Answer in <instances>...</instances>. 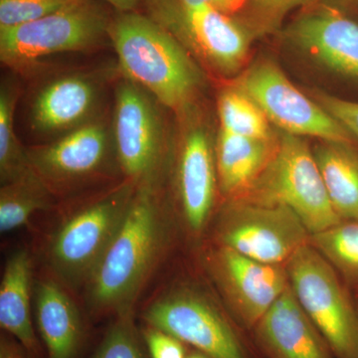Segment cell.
Listing matches in <instances>:
<instances>
[{
    "instance_id": "d6986e66",
    "label": "cell",
    "mask_w": 358,
    "mask_h": 358,
    "mask_svg": "<svg viewBox=\"0 0 358 358\" xmlns=\"http://www.w3.org/2000/svg\"><path fill=\"white\" fill-rule=\"evenodd\" d=\"M35 294L37 326L49 358L76 357L82 324L74 301L50 280L40 282Z\"/></svg>"
},
{
    "instance_id": "f546056e",
    "label": "cell",
    "mask_w": 358,
    "mask_h": 358,
    "mask_svg": "<svg viewBox=\"0 0 358 358\" xmlns=\"http://www.w3.org/2000/svg\"><path fill=\"white\" fill-rule=\"evenodd\" d=\"M145 338L152 358H186L182 343L171 334L152 327Z\"/></svg>"
},
{
    "instance_id": "52a82bcc",
    "label": "cell",
    "mask_w": 358,
    "mask_h": 358,
    "mask_svg": "<svg viewBox=\"0 0 358 358\" xmlns=\"http://www.w3.org/2000/svg\"><path fill=\"white\" fill-rule=\"evenodd\" d=\"M136 185L127 179L71 214L56 231L49 259L66 282L87 284L121 226Z\"/></svg>"
},
{
    "instance_id": "5bb4252c",
    "label": "cell",
    "mask_w": 358,
    "mask_h": 358,
    "mask_svg": "<svg viewBox=\"0 0 358 358\" xmlns=\"http://www.w3.org/2000/svg\"><path fill=\"white\" fill-rule=\"evenodd\" d=\"M215 270L238 320L254 329L289 287L286 266L258 262L222 246L215 255Z\"/></svg>"
},
{
    "instance_id": "6da1fadb",
    "label": "cell",
    "mask_w": 358,
    "mask_h": 358,
    "mask_svg": "<svg viewBox=\"0 0 358 358\" xmlns=\"http://www.w3.org/2000/svg\"><path fill=\"white\" fill-rule=\"evenodd\" d=\"M109 38L124 77L178 115L189 112L204 75L171 33L148 15L129 11L112 20Z\"/></svg>"
},
{
    "instance_id": "44dd1931",
    "label": "cell",
    "mask_w": 358,
    "mask_h": 358,
    "mask_svg": "<svg viewBox=\"0 0 358 358\" xmlns=\"http://www.w3.org/2000/svg\"><path fill=\"white\" fill-rule=\"evenodd\" d=\"M313 152L334 210L343 220L358 221V152L352 143L322 141Z\"/></svg>"
},
{
    "instance_id": "4fadbf2b",
    "label": "cell",
    "mask_w": 358,
    "mask_h": 358,
    "mask_svg": "<svg viewBox=\"0 0 358 358\" xmlns=\"http://www.w3.org/2000/svg\"><path fill=\"white\" fill-rule=\"evenodd\" d=\"M34 171L50 186L100 173L115 154L112 124L102 117L72 129L48 145L27 150Z\"/></svg>"
},
{
    "instance_id": "8992f818",
    "label": "cell",
    "mask_w": 358,
    "mask_h": 358,
    "mask_svg": "<svg viewBox=\"0 0 358 358\" xmlns=\"http://www.w3.org/2000/svg\"><path fill=\"white\" fill-rule=\"evenodd\" d=\"M147 15L219 74L231 76L248 58L253 33L233 16L181 0H143Z\"/></svg>"
},
{
    "instance_id": "277c9868",
    "label": "cell",
    "mask_w": 358,
    "mask_h": 358,
    "mask_svg": "<svg viewBox=\"0 0 358 358\" xmlns=\"http://www.w3.org/2000/svg\"><path fill=\"white\" fill-rule=\"evenodd\" d=\"M241 197L286 205L310 235L343 221L329 200L313 152L294 134H282L268 166Z\"/></svg>"
},
{
    "instance_id": "484cf974",
    "label": "cell",
    "mask_w": 358,
    "mask_h": 358,
    "mask_svg": "<svg viewBox=\"0 0 358 358\" xmlns=\"http://www.w3.org/2000/svg\"><path fill=\"white\" fill-rule=\"evenodd\" d=\"M317 0H247L248 21L245 24L253 34L277 30L291 11L300 7H308Z\"/></svg>"
},
{
    "instance_id": "30bf717a",
    "label": "cell",
    "mask_w": 358,
    "mask_h": 358,
    "mask_svg": "<svg viewBox=\"0 0 358 358\" xmlns=\"http://www.w3.org/2000/svg\"><path fill=\"white\" fill-rule=\"evenodd\" d=\"M159 101L128 78L115 88L112 129L117 162L136 183L155 179L164 150L166 129Z\"/></svg>"
},
{
    "instance_id": "4dcf8cb0",
    "label": "cell",
    "mask_w": 358,
    "mask_h": 358,
    "mask_svg": "<svg viewBox=\"0 0 358 358\" xmlns=\"http://www.w3.org/2000/svg\"><path fill=\"white\" fill-rule=\"evenodd\" d=\"M181 1L192 6L204 4L231 16H234V14L243 10L247 3V0H181Z\"/></svg>"
},
{
    "instance_id": "7c38bea8",
    "label": "cell",
    "mask_w": 358,
    "mask_h": 358,
    "mask_svg": "<svg viewBox=\"0 0 358 358\" xmlns=\"http://www.w3.org/2000/svg\"><path fill=\"white\" fill-rule=\"evenodd\" d=\"M294 49L358 87V18L324 4L308 6L284 31Z\"/></svg>"
},
{
    "instance_id": "8fae6325",
    "label": "cell",
    "mask_w": 358,
    "mask_h": 358,
    "mask_svg": "<svg viewBox=\"0 0 358 358\" xmlns=\"http://www.w3.org/2000/svg\"><path fill=\"white\" fill-rule=\"evenodd\" d=\"M148 324L188 343L207 358H251L248 348L215 306L189 291L155 301L145 310Z\"/></svg>"
},
{
    "instance_id": "e0dca14e",
    "label": "cell",
    "mask_w": 358,
    "mask_h": 358,
    "mask_svg": "<svg viewBox=\"0 0 358 358\" xmlns=\"http://www.w3.org/2000/svg\"><path fill=\"white\" fill-rule=\"evenodd\" d=\"M214 150L203 127L197 124L185 131L179 154L178 192L186 222L194 231L202 229L213 206L217 182Z\"/></svg>"
},
{
    "instance_id": "ffe728a7",
    "label": "cell",
    "mask_w": 358,
    "mask_h": 358,
    "mask_svg": "<svg viewBox=\"0 0 358 358\" xmlns=\"http://www.w3.org/2000/svg\"><path fill=\"white\" fill-rule=\"evenodd\" d=\"M32 262L28 252L20 250L7 260L0 285V324L13 334L21 345L36 352L35 336L30 310Z\"/></svg>"
},
{
    "instance_id": "e575fe53",
    "label": "cell",
    "mask_w": 358,
    "mask_h": 358,
    "mask_svg": "<svg viewBox=\"0 0 358 358\" xmlns=\"http://www.w3.org/2000/svg\"><path fill=\"white\" fill-rule=\"evenodd\" d=\"M187 358H207V357H204V355H192V357H189Z\"/></svg>"
},
{
    "instance_id": "7a4b0ae2",
    "label": "cell",
    "mask_w": 358,
    "mask_h": 358,
    "mask_svg": "<svg viewBox=\"0 0 358 358\" xmlns=\"http://www.w3.org/2000/svg\"><path fill=\"white\" fill-rule=\"evenodd\" d=\"M164 223L155 179L138 183L121 226L87 282L93 307L129 312L164 248Z\"/></svg>"
},
{
    "instance_id": "603a6c76",
    "label": "cell",
    "mask_w": 358,
    "mask_h": 358,
    "mask_svg": "<svg viewBox=\"0 0 358 358\" xmlns=\"http://www.w3.org/2000/svg\"><path fill=\"white\" fill-rule=\"evenodd\" d=\"M20 88L13 81H3L0 89V181L11 182L34 171L14 128V114Z\"/></svg>"
},
{
    "instance_id": "4316f807",
    "label": "cell",
    "mask_w": 358,
    "mask_h": 358,
    "mask_svg": "<svg viewBox=\"0 0 358 358\" xmlns=\"http://www.w3.org/2000/svg\"><path fill=\"white\" fill-rule=\"evenodd\" d=\"M92 358H143L129 312L120 313Z\"/></svg>"
},
{
    "instance_id": "ac0fdd59",
    "label": "cell",
    "mask_w": 358,
    "mask_h": 358,
    "mask_svg": "<svg viewBox=\"0 0 358 358\" xmlns=\"http://www.w3.org/2000/svg\"><path fill=\"white\" fill-rule=\"evenodd\" d=\"M272 141L258 140L220 129L215 145L216 171L221 192L243 196L255 185L275 152Z\"/></svg>"
},
{
    "instance_id": "1f68e13d",
    "label": "cell",
    "mask_w": 358,
    "mask_h": 358,
    "mask_svg": "<svg viewBox=\"0 0 358 358\" xmlns=\"http://www.w3.org/2000/svg\"><path fill=\"white\" fill-rule=\"evenodd\" d=\"M317 1H320V4L358 18V0H317Z\"/></svg>"
},
{
    "instance_id": "8d00e7d4",
    "label": "cell",
    "mask_w": 358,
    "mask_h": 358,
    "mask_svg": "<svg viewBox=\"0 0 358 358\" xmlns=\"http://www.w3.org/2000/svg\"><path fill=\"white\" fill-rule=\"evenodd\" d=\"M357 358H358V355H357Z\"/></svg>"
},
{
    "instance_id": "d6a6232c",
    "label": "cell",
    "mask_w": 358,
    "mask_h": 358,
    "mask_svg": "<svg viewBox=\"0 0 358 358\" xmlns=\"http://www.w3.org/2000/svg\"><path fill=\"white\" fill-rule=\"evenodd\" d=\"M0 358H25V357L15 343L2 338L0 343Z\"/></svg>"
},
{
    "instance_id": "f1b7e54d",
    "label": "cell",
    "mask_w": 358,
    "mask_h": 358,
    "mask_svg": "<svg viewBox=\"0 0 358 358\" xmlns=\"http://www.w3.org/2000/svg\"><path fill=\"white\" fill-rule=\"evenodd\" d=\"M317 102L334 119L341 122L353 138L358 141V102L345 100L329 95L327 93H317Z\"/></svg>"
},
{
    "instance_id": "7402d4cb",
    "label": "cell",
    "mask_w": 358,
    "mask_h": 358,
    "mask_svg": "<svg viewBox=\"0 0 358 358\" xmlns=\"http://www.w3.org/2000/svg\"><path fill=\"white\" fill-rule=\"evenodd\" d=\"M53 201L50 186L36 171L1 185L0 231L9 232L22 227L39 210L49 208Z\"/></svg>"
},
{
    "instance_id": "cb8c5ba5",
    "label": "cell",
    "mask_w": 358,
    "mask_h": 358,
    "mask_svg": "<svg viewBox=\"0 0 358 358\" xmlns=\"http://www.w3.org/2000/svg\"><path fill=\"white\" fill-rule=\"evenodd\" d=\"M308 243L317 250L348 284L358 287V221L343 220L310 235Z\"/></svg>"
},
{
    "instance_id": "d4e9b609",
    "label": "cell",
    "mask_w": 358,
    "mask_h": 358,
    "mask_svg": "<svg viewBox=\"0 0 358 358\" xmlns=\"http://www.w3.org/2000/svg\"><path fill=\"white\" fill-rule=\"evenodd\" d=\"M218 115L220 129L258 140L272 141V131L267 117L259 106L237 87L226 89L220 94Z\"/></svg>"
},
{
    "instance_id": "ba28073f",
    "label": "cell",
    "mask_w": 358,
    "mask_h": 358,
    "mask_svg": "<svg viewBox=\"0 0 358 358\" xmlns=\"http://www.w3.org/2000/svg\"><path fill=\"white\" fill-rule=\"evenodd\" d=\"M310 232L286 205L239 197L226 209L220 227L222 246L258 262L285 265Z\"/></svg>"
},
{
    "instance_id": "9a60e30c",
    "label": "cell",
    "mask_w": 358,
    "mask_h": 358,
    "mask_svg": "<svg viewBox=\"0 0 358 358\" xmlns=\"http://www.w3.org/2000/svg\"><path fill=\"white\" fill-rule=\"evenodd\" d=\"M103 94L102 78L92 72L53 78L33 96L30 126L36 133L62 136L100 117Z\"/></svg>"
},
{
    "instance_id": "9c48e42d",
    "label": "cell",
    "mask_w": 358,
    "mask_h": 358,
    "mask_svg": "<svg viewBox=\"0 0 358 358\" xmlns=\"http://www.w3.org/2000/svg\"><path fill=\"white\" fill-rule=\"evenodd\" d=\"M236 87L259 106L268 122L284 133L315 136L322 141L352 143L355 140L341 122L319 103L301 93L272 61L262 60L252 65Z\"/></svg>"
},
{
    "instance_id": "5b68a950",
    "label": "cell",
    "mask_w": 358,
    "mask_h": 358,
    "mask_svg": "<svg viewBox=\"0 0 358 358\" xmlns=\"http://www.w3.org/2000/svg\"><path fill=\"white\" fill-rule=\"evenodd\" d=\"M289 286L301 308L336 358H357L358 308L338 273L310 243L286 264Z\"/></svg>"
},
{
    "instance_id": "2e32d148",
    "label": "cell",
    "mask_w": 358,
    "mask_h": 358,
    "mask_svg": "<svg viewBox=\"0 0 358 358\" xmlns=\"http://www.w3.org/2000/svg\"><path fill=\"white\" fill-rule=\"evenodd\" d=\"M257 345L268 358H333L322 334L289 287L254 327Z\"/></svg>"
},
{
    "instance_id": "83f0119b",
    "label": "cell",
    "mask_w": 358,
    "mask_h": 358,
    "mask_svg": "<svg viewBox=\"0 0 358 358\" xmlns=\"http://www.w3.org/2000/svg\"><path fill=\"white\" fill-rule=\"evenodd\" d=\"M72 0H0V30L44 17Z\"/></svg>"
},
{
    "instance_id": "836d02e7",
    "label": "cell",
    "mask_w": 358,
    "mask_h": 358,
    "mask_svg": "<svg viewBox=\"0 0 358 358\" xmlns=\"http://www.w3.org/2000/svg\"><path fill=\"white\" fill-rule=\"evenodd\" d=\"M106 1L109 2L110 6L117 9L119 13H129V11H134L140 0H106Z\"/></svg>"
},
{
    "instance_id": "3957f363",
    "label": "cell",
    "mask_w": 358,
    "mask_h": 358,
    "mask_svg": "<svg viewBox=\"0 0 358 358\" xmlns=\"http://www.w3.org/2000/svg\"><path fill=\"white\" fill-rule=\"evenodd\" d=\"M110 22L95 0H72L39 20L0 30V59L24 70L56 54L92 50L109 37Z\"/></svg>"
},
{
    "instance_id": "d590c367",
    "label": "cell",
    "mask_w": 358,
    "mask_h": 358,
    "mask_svg": "<svg viewBox=\"0 0 358 358\" xmlns=\"http://www.w3.org/2000/svg\"><path fill=\"white\" fill-rule=\"evenodd\" d=\"M355 296H357V298L358 299V287L357 288H355Z\"/></svg>"
}]
</instances>
